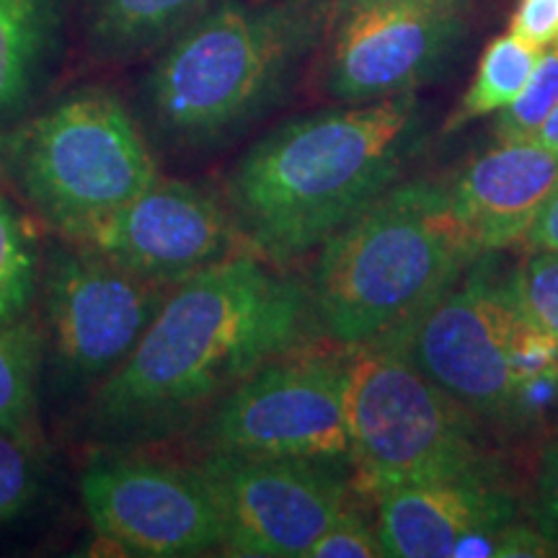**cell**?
<instances>
[{"label": "cell", "instance_id": "cell-1", "mask_svg": "<svg viewBox=\"0 0 558 558\" xmlns=\"http://www.w3.org/2000/svg\"><path fill=\"white\" fill-rule=\"evenodd\" d=\"M316 337L308 284L256 254L230 256L173 284L94 388L88 432L111 448L179 435L264 362Z\"/></svg>", "mask_w": 558, "mask_h": 558}, {"label": "cell", "instance_id": "cell-2", "mask_svg": "<svg viewBox=\"0 0 558 558\" xmlns=\"http://www.w3.org/2000/svg\"><path fill=\"white\" fill-rule=\"evenodd\" d=\"M422 145L416 94L311 111L256 140L222 199L246 246L288 269L399 184Z\"/></svg>", "mask_w": 558, "mask_h": 558}, {"label": "cell", "instance_id": "cell-3", "mask_svg": "<svg viewBox=\"0 0 558 558\" xmlns=\"http://www.w3.org/2000/svg\"><path fill=\"white\" fill-rule=\"evenodd\" d=\"M333 0H218L140 81V120L158 148L215 153L284 101L326 41Z\"/></svg>", "mask_w": 558, "mask_h": 558}, {"label": "cell", "instance_id": "cell-4", "mask_svg": "<svg viewBox=\"0 0 558 558\" xmlns=\"http://www.w3.org/2000/svg\"><path fill=\"white\" fill-rule=\"evenodd\" d=\"M481 256L435 181H399L316 251L308 277L320 337L341 347L396 339Z\"/></svg>", "mask_w": 558, "mask_h": 558}, {"label": "cell", "instance_id": "cell-5", "mask_svg": "<svg viewBox=\"0 0 558 558\" xmlns=\"http://www.w3.org/2000/svg\"><path fill=\"white\" fill-rule=\"evenodd\" d=\"M13 184L58 239L73 241L160 179L132 111L107 88L70 90L0 143Z\"/></svg>", "mask_w": 558, "mask_h": 558}, {"label": "cell", "instance_id": "cell-6", "mask_svg": "<svg viewBox=\"0 0 558 558\" xmlns=\"http://www.w3.org/2000/svg\"><path fill=\"white\" fill-rule=\"evenodd\" d=\"M347 424L354 488L369 499L409 481L488 476L478 418L432 383L399 339L352 347Z\"/></svg>", "mask_w": 558, "mask_h": 558}, {"label": "cell", "instance_id": "cell-7", "mask_svg": "<svg viewBox=\"0 0 558 558\" xmlns=\"http://www.w3.org/2000/svg\"><path fill=\"white\" fill-rule=\"evenodd\" d=\"M352 347L316 337L264 362L199 418L202 452L349 460Z\"/></svg>", "mask_w": 558, "mask_h": 558}, {"label": "cell", "instance_id": "cell-8", "mask_svg": "<svg viewBox=\"0 0 558 558\" xmlns=\"http://www.w3.org/2000/svg\"><path fill=\"white\" fill-rule=\"evenodd\" d=\"M197 469L218 505L220 554L235 558H303L357 494L349 460L205 452Z\"/></svg>", "mask_w": 558, "mask_h": 558}, {"label": "cell", "instance_id": "cell-9", "mask_svg": "<svg viewBox=\"0 0 558 558\" xmlns=\"http://www.w3.org/2000/svg\"><path fill=\"white\" fill-rule=\"evenodd\" d=\"M173 284L132 275L60 239L39 271L45 341L68 388L99 386L128 360Z\"/></svg>", "mask_w": 558, "mask_h": 558}, {"label": "cell", "instance_id": "cell-10", "mask_svg": "<svg viewBox=\"0 0 558 558\" xmlns=\"http://www.w3.org/2000/svg\"><path fill=\"white\" fill-rule=\"evenodd\" d=\"M81 499L94 533L124 556L190 558L220 550L218 505L197 465L111 448L90 458Z\"/></svg>", "mask_w": 558, "mask_h": 558}, {"label": "cell", "instance_id": "cell-11", "mask_svg": "<svg viewBox=\"0 0 558 558\" xmlns=\"http://www.w3.org/2000/svg\"><path fill=\"white\" fill-rule=\"evenodd\" d=\"M514 313L507 279L497 277L494 251L481 254L396 339L407 347L414 365L478 422L509 429L512 375L507 344Z\"/></svg>", "mask_w": 558, "mask_h": 558}, {"label": "cell", "instance_id": "cell-12", "mask_svg": "<svg viewBox=\"0 0 558 558\" xmlns=\"http://www.w3.org/2000/svg\"><path fill=\"white\" fill-rule=\"evenodd\" d=\"M465 37L463 0H403L331 16L320 90L337 104L414 94Z\"/></svg>", "mask_w": 558, "mask_h": 558}, {"label": "cell", "instance_id": "cell-13", "mask_svg": "<svg viewBox=\"0 0 558 558\" xmlns=\"http://www.w3.org/2000/svg\"><path fill=\"white\" fill-rule=\"evenodd\" d=\"M132 275L177 284L239 254H254L226 199L194 181L163 179L73 239Z\"/></svg>", "mask_w": 558, "mask_h": 558}, {"label": "cell", "instance_id": "cell-14", "mask_svg": "<svg viewBox=\"0 0 558 558\" xmlns=\"http://www.w3.org/2000/svg\"><path fill=\"white\" fill-rule=\"evenodd\" d=\"M481 254L518 246L558 190V153L538 140L497 143L463 166L448 186Z\"/></svg>", "mask_w": 558, "mask_h": 558}, {"label": "cell", "instance_id": "cell-15", "mask_svg": "<svg viewBox=\"0 0 558 558\" xmlns=\"http://www.w3.org/2000/svg\"><path fill=\"white\" fill-rule=\"evenodd\" d=\"M375 505L383 556L390 558H450L469 535L518 518L514 499L488 476L393 484L375 494Z\"/></svg>", "mask_w": 558, "mask_h": 558}, {"label": "cell", "instance_id": "cell-16", "mask_svg": "<svg viewBox=\"0 0 558 558\" xmlns=\"http://www.w3.org/2000/svg\"><path fill=\"white\" fill-rule=\"evenodd\" d=\"M65 0H0V143L29 117L58 52Z\"/></svg>", "mask_w": 558, "mask_h": 558}, {"label": "cell", "instance_id": "cell-17", "mask_svg": "<svg viewBox=\"0 0 558 558\" xmlns=\"http://www.w3.org/2000/svg\"><path fill=\"white\" fill-rule=\"evenodd\" d=\"M218 0H83L88 50L107 62L158 52Z\"/></svg>", "mask_w": 558, "mask_h": 558}, {"label": "cell", "instance_id": "cell-18", "mask_svg": "<svg viewBox=\"0 0 558 558\" xmlns=\"http://www.w3.org/2000/svg\"><path fill=\"white\" fill-rule=\"evenodd\" d=\"M538 58L541 47L530 45L512 32L499 34L488 41L481 52L471 86L465 88L458 107L450 111L442 124V135H456L458 130L481 120V117L505 111L527 86Z\"/></svg>", "mask_w": 558, "mask_h": 558}, {"label": "cell", "instance_id": "cell-19", "mask_svg": "<svg viewBox=\"0 0 558 558\" xmlns=\"http://www.w3.org/2000/svg\"><path fill=\"white\" fill-rule=\"evenodd\" d=\"M45 333L26 318L0 326V429L37 448V388Z\"/></svg>", "mask_w": 558, "mask_h": 558}, {"label": "cell", "instance_id": "cell-20", "mask_svg": "<svg viewBox=\"0 0 558 558\" xmlns=\"http://www.w3.org/2000/svg\"><path fill=\"white\" fill-rule=\"evenodd\" d=\"M41 259L29 218L0 194V326L21 320L39 295Z\"/></svg>", "mask_w": 558, "mask_h": 558}, {"label": "cell", "instance_id": "cell-21", "mask_svg": "<svg viewBox=\"0 0 558 558\" xmlns=\"http://www.w3.org/2000/svg\"><path fill=\"white\" fill-rule=\"evenodd\" d=\"M558 107V41L541 50L533 75L527 86L494 124V140L509 143V140H533L541 124Z\"/></svg>", "mask_w": 558, "mask_h": 558}, {"label": "cell", "instance_id": "cell-22", "mask_svg": "<svg viewBox=\"0 0 558 558\" xmlns=\"http://www.w3.org/2000/svg\"><path fill=\"white\" fill-rule=\"evenodd\" d=\"M507 290L522 316L558 341V251L527 248L507 277Z\"/></svg>", "mask_w": 558, "mask_h": 558}, {"label": "cell", "instance_id": "cell-23", "mask_svg": "<svg viewBox=\"0 0 558 558\" xmlns=\"http://www.w3.org/2000/svg\"><path fill=\"white\" fill-rule=\"evenodd\" d=\"M37 494V448L0 429V522L19 520Z\"/></svg>", "mask_w": 558, "mask_h": 558}, {"label": "cell", "instance_id": "cell-24", "mask_svg": "<svg viewBox=\"0 0 558 558\" xmlns=\"http://www.w3.org/2000/svg\"><path fill=\"white\" fill-rule=\"evenodd\" d=\"M558 556V546L538 527L518 518L505 525L481 530L463 538L452 548L450 558H550Z\"/></svg>", "mask_w": 558, "mask_h": 558}, {"label": "cell", "instance_id": "cell-25", "mask_svg": "<svg viewBox=\"0 0 558 558\" xmlns=\"http://www.w3.org/2000/svg\"><path fill=\"white\" fill-rule=\"evenodd\" d=\"M383 543L378 520H369L365 509L349 501L331 525L313 541L303 558H380Z\"/></svg>", "mask_w": 558, "mask_h": 558}, {"label": "cell", "instance_id": "cell-26", "mask_svg": "<svg viewBox=\"0 0 558 558\" xmlns=\"http://www.w3.org/2000/svg\"><path fill=\"white\" fill-rule=\"evenodd\" d=\"M530 514H533V525L558 546V432L543 448Z\"/></svg>", "mask_w": 558, "mask_h": 558}, {"label": "cell", "instance_id": "cell-27", "mask_svg": "<svg viewBox=\"0 0 558 558\" xmlns=\"http://www.w3.org/2000/svg\"><path fill=\"white\" fill-rule=\"evenodd\" d=\"M509 32L535 47H548L558 41V0H518Z\"/></svg>", "mask_w": 558, "mask_h": 558}, {"label": "cell", "instance_id": "cell-28", "mask_svg": "<svg viewBox=\"0 0 558 558\" xmlns=\"http://www.w3.org/2000/svg\"><path fill=\"white\" fill-rule=\"evenodd\" d=\"M527 248H541V251H558V190L554 197L548 199V205L541 209V215L535 218L533 228L525 235Z\"/></svg>", "mask_w": 558, "mask_h": 558}, {"label": "cell", "instance_id": "cell-29", "mask_svg": "<svg viewBox=\"0 0 558 558\" xmlns=\"http://www.w3.org/2000/svg\"><path fill=\"white\" fill-rule=\"evenodd\" d=\"M533 140H538L543 148L558 153V107L550 111L548 120L541 124V130L535 132Z\"/></svg>", "mask_w": 558, "mask_h": 558}, {"label": "cell", "instance_id": "cell-30", "mask_svg": "<svg viewBox=\"0 0 558 558\" xmlns=\"http://www.w3.org/2000/svg\"><path fill=\"white\" fill-rule=\"evenodd\" d=\"M378 3H403V0H333V13L331 16H339V13L365 9V5H378Z\"/></svg>", "mask_w": 558, "mask_h": 558}]
</instances>
